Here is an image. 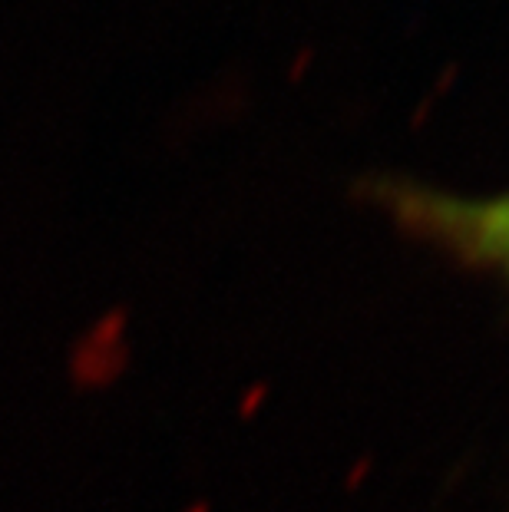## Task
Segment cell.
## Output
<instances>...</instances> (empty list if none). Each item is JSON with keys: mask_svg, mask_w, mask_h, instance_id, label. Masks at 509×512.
<instances>
[{"mask_svg": "<svg viewBox=\"0 0 509 512\" xmlns=\"http://www.w3.org/2000/svg\"><path fill=\"white\" fill-rule=\"evenodd\" d=\"M361 195L414 245L509 294V189L463 195L404 176H374Z\"/></svg>", "mask_w": 509, "mask_h": 512, "instance_id": "cell-1", "label": "cell"}, {"mask_svg": "<svg viewBox=\"0 0 509 512\" xmlns=\"http://www.w3.org/2000/svg\"><path fill=\"white\" fill-rule=\"evenodd\" d=\"M119 314H110V318H100L86 331L70 351V380L80 387H96L106 384L116 374V364L110 361V347L116 344V328H119Z\"/></svg>", "mask_w": 509, "mask_h": 512, "instance_id": "cell-2", "label": "cell"}]
</instances>
